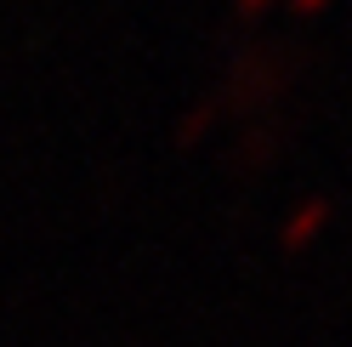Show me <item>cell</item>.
I'll return each mask as SVG.
<instances>
[{
  "label": "cell",
  "mask_w": 352,
  "mask_h": 347,
  "mask_svg": "<svg viewBox=\"0 0 352 347\" xmlns=\"http://www.w3.org/2000/svg\"><path fill=\"white\" fill-rule=\"evenodd\" d=\"M329 0H290V12H301V17H313V12H324Z\"/></svg>",
  "instance_id": "7a4b0ae2"
},
{
  "label": "cell",
  "mask_w": 352,
  "mask_h": 347,
  "mask_svg": "<svg viewBox=\"0 0 352 347\" xmlns=\"http://www.w3.org/2000/svg\"><path fill=\"white\" fill-rule=\"evenodd\" d=\"M329 193H318V200H301L296 211H290V222H284V251H307L318 240V233L329 228Z\"/></svg>",
  "instance_id": "6da1fadb"
},
{
  "label": "cell",
  "mask_w": 352,
  "mask_h": 347,
  "mask_svg": "<svg viewBox=\"0 0 352 347\" xmlns=\"http://www.w3.org/2000/svg\"><path fill=\"white\" fill-rule=\"evenodd\" d=\"M267 6H273V0H239V12H245V17H261Z\"/></svg>",
  "instance_id": "3957f363"
}]
</instances>
